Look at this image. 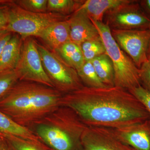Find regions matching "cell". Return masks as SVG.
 I'll return each mask as SVG.
<instances>
[{
  "label": "cell",
  "instance_id": "6da1fadb",
  "mask_svg": "<svg viewBox=\"0 0 150 150\" xmlns=\"http://www.w3.org/2000/svg\"><path fill=\"white\" fill-rule=\"evenodd\" d=\"M61 105L74 110L87 126L114 129L150 119L149 112L137 97L115 86H84L63 95Z\"/></svg>",
  "mask_w": 150,
  "mask_h": 150
},
{
  "label": "cell",
  "instance_id": "7a4b0ae2",
  "mask_svg": "<svg viewBox=\"0 0 150 150\" xmlns=\"http://www.w3.org/2000/svg\"><path fill=\"white\" fill-rule=\"evenodd\" d=\"M63 96L54 88L19 81L0 100V111L28 129L61 106Z\"/></svg>",
  "mask_w": 150,
  "mask_h": 150
},
{
  "label": "cell",
  "instance_id": "3957f363",
  "mask_svg": "<svg viewBox=\"0 0 150 150\" xmlns=\"http://www.w3.org/2000/svg\"><path fill=\"white\" fill-rule=\"evenodd\" d=\"M86 127L74 110L61 105L28 129L52 150H83Z\"/></svg>",
  "mask_w": 150,
  "mask_h": 150
},
{
  "label": "cell",
  "instance_id": "277c9868",
  "mask_svg": "<svg viewBox=\"0 0 150 150\" xmlns=\"http://www.w3.org/2000/svg\"><path fill=\"white\" fill-rule=\"evenodd\" d=\"M90 20L98 31L105 48V54L112 62L114 86L129 91L141 86L140 69L115 41L109 26L103 22Z\"/></svg>",
  "mask_w": 150,
  "mask_h": 150
},
{
  "label": "cell",
  "instance_id": "5b68a950",
  "mask_svg": "<svg viewBox=\"0 0 150 150\" xmlns=\"http://www.w3.org/2000/svg\"><path fill=\"white\" fill-rule=\"evenodd\" d=\"M8 22L6 30L19 35L22 39L38 37L49 25L68 19V16L56 13H35L25 10L13 1L8 5Z\"/></svg>",
  "mask_w": 150,
  "mask_h": 150
},
{
  "label": "cell",
  "instance_id": "8992f818",
  "mask_svg": "<svg viewBox=\"0 0 150 150\" xmlns=\"http://www.w3.org/2000/svg\"><path fill=\"white\" fill-rule=\"evenodd\" d=\"M43 68L54 88L63 95L83 87L76 71L45 46L37 43Z\"/></svg>",
  "mask_w": 150,
  "mask_h": 150
},
{
  "label": "cell",
  "instance_id": "52a82bcc",
  "mask_svg": "<svg viewBox=\"0 0 150 150\" xmlns=\"http://www.w3.org/2000/svg\"><path fill=\"white\" fill-rule=\"evenodd\" d=\"M25 40L22 46L20 59L16 69L20 81L34 82L54 88L43 68L37 43L28 38Z\"/></svg>",
  "mask_w": 150,
  "mask_h": 150
},
{
  "label": "cell",
  "instance_id": "ba28073f",
  "mask_svg": "<svg viewBox=\"0 0 150 150\" xmlns=\"http://www.w3.org/2000/svg\"><path fill=\"white\" fill-rule=\"evenodd\" d=\"M129 1L106 13L107 24L112 29L146 30L150 29V18L139 4Z\"/></svg>",
  "mask_w": 150,
  "mask_h": 150
},
{
  "label": "cell",
  "instance_id": "9c48e42d",
  "mask_svg": "<svg viewBox=\"0 0 150 150\" xmlns=\"http://www.w3.org/2000/svg\"><path fill=\"white\" fill-rule=\"evenodd\" d=\"M111 32L115 41L138 68L148 62L146 52L150 40V29H112Z\"/></svg>",
  "mask_w": 150,
  "mask_h": 150
},
{
  "label": "cell",
  "instance_id": "30bf717a",
  "mask_svg": "<svg viewBox=\"0 0 150 150\" xmlns=\"http://www.w3.org/2000/svg\"><path fill=\"white\" fill-rule=\"evenodd\" d=\"M83 150H134L120 141L110 128L87 126L82 137Z\"/></svg>",
  "mask_w": 150,
  "mask_h": 150
},
{
  "label": "cell",
  "instance_id": "8fae6325",
  "mask_svg": "<svg viewBox=\"0 0 150 150\" xmlns=\"http://www.w3.org/2000/svg\"><path fill=\"white\" fill-rule=\"evenodd\" d=\"M110 129L118 139L134 150H150V119Z\"/></svg>",
  "mask_w": 150,
  "mask_h": 150
},
{
  "label": "cell",
  "instance_id": "7c38bea8",
  "mask_svg": "<svg viewBox=\"0 0 150 150\" xmlns=\"http://www.w3.org/2000/svg\"><path fill=\"white\" fill-rule=\"evenodd\" d=\"M70 40L80 46L88 40L100 38L98 31L88 16L80 10L75 11L69 19Z\"/></svg>",
  "mask_w": 150,
  "mask_h": 150
},
{
  "label": "cell",
  "instance_id": "4fadbf2b",
  "mask_svg": "<svg viewBox=\"0 0 150 150\" xmlns=\"http://www.w3.org/2000/svg\"><path fill=\"white\" fill-rule=\"evenodd\" d=\"M69 19L51 25L45 28L38 37L49 48L56 51L65 43L71 41Z\"/></svg>",
  "mask_w": 150,
  "mask_h": 150
},
{
  "label": "cell",
  "instance_id": "5bb4252c",
  "mask_svg": "<svg viewBox=\"0 0 150 150\" xmlns=\"http://www.w3.org/2000/svg\"><path fill=\"white\" fill-rule=\"evenodd\" d=\"M129 1V0L83 1L77 10L83 12L91 19L103 22V16L106 12Z\"/></svg>",
  "mask_w": 150,
  "mask_h": 150
},
{
  "label": "cell",
  "instance_id": "9a60e30c",
  "mask_svg": "<svg viewBox=\"0 0 150 150\" xmlns=\"http://www.w3.org/2000/svg\"><path fill=\"white\" fill-rule=\"evenodd\" d=\"M22 40L18 34H13L1 55L0 71L16 69L20 59Z\"/></svg>",
  "mask_w": 150,
  "mask_h": 150
},
{
  "label": "cell",
  "instance_id": "2e32d148",
  "mask_svg": "<svg viewBox=\"0 0 150 150\" xmlns=\"http://www.w3.org/2000/svg\"><path fill=\"white\" fill-rule=\"evenodd\" d=\"M0 134H9L33 141H41L30 129L19 125L0 111Z\"/></svg>",
  "mask_w": 150,
  "mask_h": 150
},
{
  "label": "cell",
  "instance_id": "e0dca14e",
  "mask_svg": "<svg viewBox=\"0 0 150 150\" xmlns=\"http://www.w3.org/2000/svg\"><path fill=\"white\" fill-rule=\"evenodd\" d=\"M56 51L64 61L76 71L85 62L80 46L72 41L65 43Z\"/></svg>",
  "mask_w": 150,
  "mask_h": 150
},
{
  "label": "cell",
  "instance_id": "ac0fdd59",
  "mask_svg": "<svg viewBox=\"0 0 150 150\" xmlns=\"http://www.w3.org/2000/svg\"><path fill=\"white\" fill-rule=\"evenodd\" d=\"M91 62L102 83L106 87L115 86L113 66L106 54L97 56Z\"/></svg>",
  "mask_w": 150,
  "mask_h": 150
},
{
  "label": "cell",
  "instance_id": "d6986e66",
  "mask_svg": "<svg viewBox=\"0 0 150 150\" xmlns=\"http://www.w3.org/2000/svg\"><path fill=\"white\" fill-rule=\"evenodd\" d=\"M13 150H52L41 141H33L9 134H0Z\"/></svg>",
  "mask_w": 150,
  "mask_h": 150
},
{
  "label": "cell",
  "instance_id": "ffe728a7",
  "mask_svg": "<svg viewBox=\"0 0 150 150\" xmlns=\"http://www.w3.org/2000/svg\"><path fill=\"white\" fill-rule=\"evenodd\" d=\"M84 86L88 87L102 88L105 86L100 80L91 62H85L80 69L76 71Z\"/></svg>",
  "mask_w": 150,
  "mask_h": 150
},
{
  "label": "cell",
  "instance_id": "44dd1931",
  "mask_svg": "<svg viewBox=\"0 0 150 150\" xmlns=\"http://www.w3.org/2000/svg\"><path fill=\"white\" fill-rule=\"evenodd\" d=\"M83 1L48 0L47 11L67 16L77 10Z\"/></svg>",
  "mask_w": 150,
  "mask_h": 150
},
{
  "label": "cell",
  "instance_id": "7402d4cb",
  "mask_svg": "<svg viewBox=\"0 0 150 150\" xmlns=\"http://www.w3.org/2000/svg\"><path fill=\"white\" fill-rule=\"evenodd\" d=\"M85 62L91 61L97 56L105 54V50L101 38L88 40L80 46Z\"/></svg>",
  "mask_w": 150,
  "mask_h": 150
},
{
  "label": "cell",
  "instance_id": "603a6c76",
  "mask_svg": "<svg viewBox=\"0 0 150 150\" xmlns=\"http://www.w3.org/2000/svg\"><path fill=\"white\" fill-rule=\"evenodd\" d=\"M19 81V76L16 69L0 71V100Z\"/></svg>",
  "mask_w": 150,
  "mask_h": 150
},
{
  "label": "cell",
  "instance_id": "cb8c5ba5",
  "mask_svg": "<svg viewBox=\"0 0 150 150\" xmlns=\"http://www.w3.org/2000/svg\"><path fill=\"white\" fill-rule=\"evenodd\" d=\"M14 2L25 10L35 13L47 12L48 0H18Z\"/></svg>",
  "mask_w": 150,
  "mask_h": 150
},
{
  "label": "cell",
  "instance_id": "d4e9b609",
  "mask_svg": "<svg viewBox=\"0 0 150 150\" xmlns=\"http://www.w3.org/2000/svg\"><path fill=\"white\" fill-rule=\"evenodd\" d=\"M137 97L150 114V92L140 86L129 91Z\"/></svg>",
  "mask_w": 150,
  "mask_h": 150
},
{
  "label": "cell",
  "instance_id": "484cf974",
  "mask_svg": "<svg viewBox=\"0 0 150 150\" xmlns=\"http://www.w3.org/2000/svg\"><path fill=\"white\" fill-rule=\"evenodd\" d=\"M139 69L141 86L150 92V63L145 62Z\"/></svg>",
  "mask_w": 150,
  "mask_h": 150
},
{
  "label": "cell",
  "instance_id": "4316f807",
  "mask_svg": "<svg viewBox=\"0 0 150 150\" xmlns=\"http://www.w3.org/2000/svg\"><path fill=\"white\" fill-rule=\"evenodd\" d=\"M9 4L0 5V32L6 30L7 25Z\"/></svg>",
  "mask_w": 150,
  "mask_h": 150
},
{
  "label": "cell",
  "instance_id": "83f0119b",
  "mask_svg": "<svg viewBox=\"0 0 150 150\" xmlns=\"http://www.w3.org/2000/svg\"><path fill=\"white\" fill-rule=\"evenodd\" d=\"M13 33L5 30L0 32V58L4 48Z\"/></svg>",
  "mask_w": 150,
  "mask_h": 150
},
{
  "label": "cell",
  "instance_id": "f1b7e54d",
  "mask_svg": "<svg viewBox=\"0 0 150 150\" xmlns=\"http://www.w3.org/2000/svg\"><path fill=\"white\" fill-rule=\"evenodd\" d=\"M140 3L142 9L150 18V0L140 1Z\"/></svg>",
  "mask_w": 150,
  "mask_h": 150
},
{
  "label": "cell",
  "instance_id": "f546056e",
  "mask_svg": "<svg viewBox=\"0 0 150 150\" xmlns=\"http://www.w3.org/2000/svg\"><path fill=\"white\" fill-rule=\"evenodd\" d=\"M0 150H13L4 138L0 134Z\"/></svg>",
  "mask_w": 150,
  "mask_h": 150
},
{
  "label": "cell",
  "instance_id": "4dcf8cb0",
  "mask_svg": "<svg viewBox=\"0 0 150 150\" xmlns=\"http://www.w3.org/2000/svg\"><path fill=\"white\" fill-rule=\"evenodd\" d=\"M146 57L148 62L150 63V40L148 45L146 52Z\"/></svg>",
  "mask_w": 150,
  "mask_h": 150
},
{
  "label": "cell",
  "instance_id": "1f68e13d",
  "mask_svg": "<svg viewBox=\"0 0 150 150\" xmlns=\"http://www.w3.org/2000/svg\"><path fill=\"white\" fill-rule=\"evenodd\" d=\"M13 1L11 0H0V5H8Z\"/></svg>",
  "mask_w": 150,
  "mask_h": 150
}]
</instances>
